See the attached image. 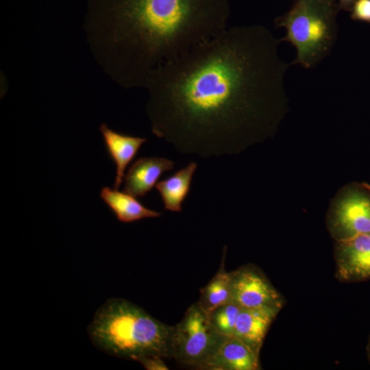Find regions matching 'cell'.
Here are the masks:
<instances>
[{
	"instance_id": "obj_1",
	"label": "cell",
	"mask_w": 370,
	"mask_h": 370,
	"mask_svg": "<svg viewBox=\"0 0 370 370\" xmlns=\"http://www.w3.org/2000/svg\"><path fill=\"white\" fill-rule=\"evenodd\" d=\"M280 42L263 25L235 26L156 68L145 86L153 134L203 158L269 136L287 102Z\"/></svg>"
},
{
	"instance_id": "obj_2",
	"label": "cell",
	"mask_w": 370,
	"mask_h": 370,
	"mask_svg": "<svg viewBox=\"0 0 370 370\" xmlns=\"http://www.w3.org/2000/svg\"><path fill=\"white\" fill-rule=\"evenodd\" d=\"M229 0H88L84 28L103 70L145 88L156 68L227 28Z\"/></svg>"
},
{
	"instance_id": "obj_3",
	"label": "cell",
	"mask_w": 370,
	"mask_h": 370,
	"mask_svg": "<svg viewBox=\"0 0 370 370\" xmlns=\"http://www.w3.org/2000/svg\"><path fill=\"white\" fill-rule=\"evenodd\" d=\"M173 326L156 319L140 307L121 298L108 299L88 328L95 347L119 358H171Z\"/></svg>"
},
{
	"instance_id": "obj_4",
	"label": "cell",
	"mask_w": 370,
	"mask_h": 370,
	"mask_svg": "<svg viewBox=\"0 0 370 370\" xmlns=\"http://www.w3.org/2000/svg\"><path fill=\"white\" fill-rule=\"evenodd\" d=\"M339 10L336 0H294L291 8L275 19V27L286 30L280 40L296 49L293 64L310 69L330 53L337 36Z\"/></svg>"
},
{
	"instance_id": "obj_5",
	"label": "cell",
	"mask_w": 370,
	"mask_h": 370,
	"mask_svg": "<svg viewBox=\"0 0 370 370\" xmlns=\"http://www.w3.org/2000/svg\"><path fill=\"white\" fill-rule=\"evenodd\" d=\"M225 336L214 328L207 313L195 303L173 326L171 358L181 365L204 369Z\"/></svg>"
},
{
	"instance_id": "obj_6",
	"label": "cell",
	"mask_w": 370,
	"mask_h": 370,
	"mask_svg": "<svg viewBox=\"0 0 370 370\" xmlns=\"http://www.w3.org/2000/svg\"><path fill=\"white\" fill-rule=\"evenodd\" d=\"M330 226L337 241L370 234V188L349 189L336 206Z\"/></svg>"
},
{
	"instance_id": "obj_7",
	"label": "cell",
	"mask_w": 370,
	"mask_h": 370,
	"mask_svg": "<svg viewBox=\"0 0 370 370\" xmlns=\"http://www.w3.org/2000/svg\"><path fill=\"white\" fill-rule=\"evenodd\" d=\"M232 301L241 308H278L283 299L268 279L256 267L245 266L230 272Z\"/></svg>"
},
{
	"instance_id": "obj_8",
	"label": "cell",
	"mask_w": 370,
	"mask_h": 370,
	"mask_svg": "<svg viewBox=\"0 0 370 370\" xmlns=\"http://www.w3.org/2000/svg\"><path fill=\"white\" fill-rule=\"evenodd\" d=\"M336 275L345 282L370 279V234L337 241Z\"/></svg>"
},
{
	"instance_id": "obj_9",
	"label": "cell",
	"mask_w": 370,
	"mask_h": 370,
	"mask_svg": "<svg viewBox=\"0 0 370 370\" xmlns=\"http://www.w3.org/2000/svg\"><path fill=\"white\" fill-rule=\"evenodd\" d=\"M175 168V162L162 157H142L136 160L124 177V191L135 197L147 195L161 176Z\"/></svg>"
},
{
	"instance_id": "obj_10",
	"label": "cell",
	"mask_w": 370,
	"mask_h": 370,
	"mask_svg": "<svg viewBox=\"0 0 370 370\" xmlns=\"http://www.w3.org/2000/svg\"><path fill=\"white\" fill-rule=\"evenodd\" d=\"M99 130L103 138L106 151L116 166L114 188L119 190L127 166L147 139L115 132L105 123L101 124Z\"/></svg>"
},
{
	"instance_id": "obj_11",
	"label": "cell",
	"mask_w": 370,
	"mask_h": 370,
	"mask_svg": "<svg viewBox=\"0 0 370 370\" xmlns=\"http://www.w3.org/2000/svg\"><path fill=\"white\" fill-rule=\"evenodd\" d=\"M280 310L241 308L232 336L259 354L267 331Z\"/></svg>"
},
{
	"instance_id": "obj_12",
	"label": "cell",
	"mask_w": 370,
	"mask_h": 370,
	"mask_svg": "<svg viewBox=\"0 0 370 370\" xmlns=\"http://www.w3.org/2000/svg\"><path fill=\"white\" fill-rule=\"evenodd\" d=\"M259 354L234 336H226L204 369L257 370Z\"/></svg>"
},
{
	"instance_id": "obj_13",
	"label": "cell",
	"mask_w": 370,
	"mask_h": 370,
	"mask_svg": "<svg viewBox=\"0 0 370 370\" xmlns=\"http://www.w3.org/2000/svg\"><path fill=\"white\" fill-rule=\"evenodd\" d=\"M197 166L196 162H190L173 175L157 183L155 187L163 201L164 210L174 212L182 210V204L190 192Z\"/></svg>"
},
{
	"instance_id": "obj_14",
	"label": "cell",
	"mask_w": 370,
	"mask_h": 370,
	"mask_svg": "<svg viewBox=\"0 0 370 370\" xmlns=\"http://www.w3.org/2000/svg\"><path fill=\"white\" fill-rule=\"evenodd\" d=\"M100 197L115 214L116 219L123 223H132L148 218H158L162 215L160 212L147 208L132 195L108 186L101 188Z\"/></svg>"
},
{
	"instance_id": "obj_15",
	"label": "cell",
	"mask_w": 370,
	"mask_h": 370,
	"mask_svg": "<svg viewBox=\"0 0 370 370\" xmlns=\"http://www.w3.org/2000/svg\"><path fill=\"white\" fill-rule=\"evenodd\" d=\"M232 301L230 273L225 271L224 262L216 275L201 290L199 300L197 302L206 313Z\"/></svg>"
},
{
	"instance_id": "obj_16",
	"label": "cell",
	"mask_w": 370,
	"mask_h": 370,
	"mask_svg": "<svg viewBox=\"0 0 370 370\" xmlns=\"http://www.w3.org/2000/svg\"><path fill=\"white\" fill-rule=\"evenodd\" d=\"M241 308L231 301L214 308L208 314L214 328L225 336H232Z\"/></svg>"
},
{
	"instance_id": "obj_17",
	"label": "cell",
	"mask_w": 370,
	"mask_h": 370,
	"mask_svg": "<svg viewBox=\"0 0 370 370\" xmlns=\"http://www.w3.org/2000/svg\"><path fill=\"white\" fill-rule=\"evenodd\" d=\"M350 12L352 20L370 24V0H356Z\"/></svg>"
},
{
	"instance_id": "obj_18",
	"label": "cell",
	"mask_w": 370,
	"mask_h": 370,
	"mask_svg": "<svg viewBox=\"0 0 370 370\" xmlns=\"http://www.w3.org/2000/svg\"><path fill=\"white\" fill-rule=\"evenodd\" d=\"M140 362L147 370H168L169 367L164 363L162 357L156 356H143L138 358Z\"/></svg>"
},
{
	"instance_id": "obj_19",
	"label": "cell",
	"mask_w": 370,
	"mask_h": 370,
	"mask_svg": "<svg viewBox=\"0 0 370 370\" xmlns=\"http://www.w3.org/2000/svg\"><path fill=\"white\" fill-rule=\"evenodd\" d=\"M356 0H338L337 3L339 10L350 12Z\"/></svg>"
}]
</instances>
